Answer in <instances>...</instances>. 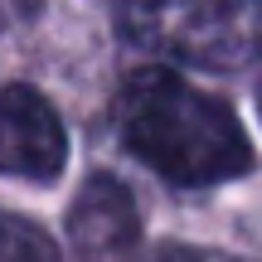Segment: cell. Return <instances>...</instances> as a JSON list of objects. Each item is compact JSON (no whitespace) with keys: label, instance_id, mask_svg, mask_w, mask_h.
<instances>
[{"label":"cell","instance_id":"cell-4","mask_svg":"<svg viewBox=\"0 0 262 262\" xmlns=\"http://www.w3.org/2000/svg\"><path fill=\"white\" fill-rule=\"evenodd\" d=\"M68 248L83 262H131L141 248L136 199L117 175L97 170L78 185L68 204Z\"/></svg>","mask_w":262,"mask_h":262},{"label":"cell","instance_id":"cell-7","mask_svg":"<svg viewBox=\"0 0 262 262\" xmlns=\"http://www.w3.org/2000/svg\"><path fill=\"white\" fill-rule=\"evenodd\" d=\"M141 5H170V0H141Z\"/></svg>","mask_w":262,"mask_h":262},{"label":"cell","instance_id":"cell-3","mask_svg":"<svg viewBox=\"0 0 262 262\" xmlns=\"http://www.w3.org/2000/svg\"><path fill=\"white\" fill-rule=\"evenodd\" d=\"M68 165V131L49 97L29 83L0 93V175L54 185Z\"/></svg>","mask_w":262,"mask_h":262},{"label":"cell","instance_id":"cell-8","mask_svg":"<svg viewBox=\"0 0 262 262\" xmlns=\"http://www.w3.org/2000/svg\"><path fill=\"white\" fill-rule=\"evenodd\" d=\"M257 112H262V88H257Z\"/></svg>","mask_w":262,"mask_h":262},{"label":"cell","instance_id":"cell-2","mask_svg":"<svg viewBox=\"0 0 262 262\" xmlns=\"http://www.w3.org/2000/svg\"><path fill=\"white\" fill-rule=\"evenodd\" d=\"M136 29L146 44L175 49L185 63L199 68H248L262 58V10L257 0H204L180 25H165L136 5Z\"/></svg>","mask_w":262,"mask_h":262},{"label":"cell","instance_id":"cell-6","mask_svg":"<svg viewBox=\"0 0 262 262\" xmlns=\"http://www.w3.org/2000/svg\"><path fill=\"white\" fill-rule=\"evenodd\" d=\"M146 262H204V257H199L194 248H185V243H160Z\"/></svg>","mask_w":262,"mask_h":262},{"label":"cell","instance_id":"cell-5","mask_svg":"<svg viewBox=\"0 0 262 262\" xmlns=\"http://www.w3.org/2000/svg\"><path fill=\"white\" fill-rule=\"evenodd\" d=\"M0 262H58V243L29 219L0 214Z\"/></svg>","mask_w":262,"mask_h":262},{"label":"cell","instance_id":"cell-1","mask_svg":"<svg viewBox=\"0 0 262 262\" xmlns=\"http://www.w3.org/2000/svg\"><path fill=\"white\" fill-rule=\"evenodd\" d=\"M117 136L165 185L209 189L257 165L238 112L170 68H136L117 93Z\"/></svg>","mask_w":262,"mask_h":262}]
</instances>
